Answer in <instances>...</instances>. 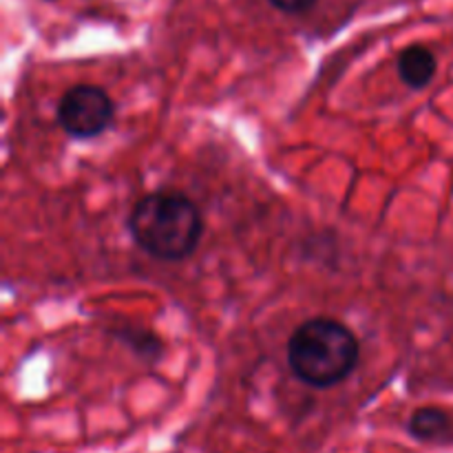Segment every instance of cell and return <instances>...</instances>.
<instances>
[{
  "mask_svg": "<svg viewBox=\"0 0 453 453\" xmlns=\"http://www.w3.org/2000/svg\"><path fill=\"white\" fill-rule=\"evenodd\" d=\"M127 228L137 248L159 261H181L197 250L203 217L197 203L177 190H155L133 203Z\"/></svg>",
  "mask_w": 453,
  "mask_h": 453,
  "instance_id": "obj_1",
  "label": "cell"
},
{
  "mask_svg": "<svg viewBox=\"0 0 453 453\" xmlns=\"http://www.w3.org/2000/svg\"><path fill=\"white\" fill-rule=\"evenodd\" d=\"M361 343L345 323L330 317L303 321L288 341V365L301 383L317 389L343 383L358 367Z\"/></svg>",
  "mask_w": 453,
  "mask_h": 453,
  "instance_id": "obj_2",
  "label": "cell"
},
{
  "mask_svg": "<svg viewBox=\"0 0 453 453\" xmlns=\"http://www.w3.org/2000/svg\"><path fill=\"white\" fill-rule=\"evenodd\" d=\"M56 119L73 140H93L113 124L115 102L97 84H73L58 102Z\"/></svg>",
  "mask_w": 453,
  "mask_h": 453,
  "instance_id": "obj_3",
  "label": "cell"
},
{
  "mask_svg": "<svg viewBox=\"0 0 453 453\" xmlns=\"http://www.w3.org/2000/svg\"><path fill=\"white\" fill-rule=\"evenodd\" d=\"M398 75H401L403 84L414 91H420V88L429 87L432 80L436 78L438 71V60L434 56V51L425 44H410L401 51L396 60Z\"/></svg>",
  "mask_w": 453,
  "mask_h": 453,
  "instance_id": "obj_4",
  "label": "cell"
},
{
  "mask_svg": "<svg viewBox=\"0 0 453 453\" xmlns=\"http://www.w3.org/2000/svg\"><path fill=\"white\" fill-rule=\"evenodd\" d=\"M407 434L418 442H447L453 436V423L441 407H420L407 420Z\"/></svg>",
  "mask_w": 453,
  "mask_h": 453,
  "instance_id": "obj_5",
  "label": "cell"
},
{
  "mask_svg": "<svg viewBox=\"0 0 453 453\" xmlns=\"http://www.w3.org/2000/svg\"><path fill=\"white\" fill-rule=\"evenodd\" d=\"M109 334L113 336V339H118L122 345H127L137 358H142V361L149 363V365H155V363L162 358L164 354L162 339L155 336L150 330H144V327H137V326H119V327H113Z\"/></svg>",
  "mask_w": 453,
  "mask_h": 453,
  "instance_id": "obj_6",
  "label": "cell"
},
{
  "mask_svg": "<svg viewBox=\"0 0 453 453\" xmlns=\"http://www.w3.org/2000/svg\"><path fill=\"white\" fill-rule=\"evenodd\" d=\"M274 9L283 13H303L317 4V0H268Z\"/></svg>",
  "mask_w": 453,
  "mask_h": 453,
  "instance_id": "obj_7",
  "label": "cell"
}]
</instances>
